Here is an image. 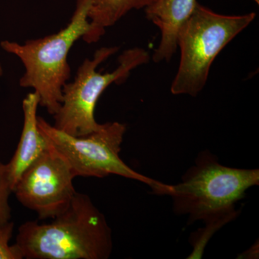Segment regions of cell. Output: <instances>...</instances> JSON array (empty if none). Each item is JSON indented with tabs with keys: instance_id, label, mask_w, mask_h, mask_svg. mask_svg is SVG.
Instances as JSON below:
<instances>
[{
	"instance_id": "1",
	"label": "cell",
	"mask_w": 259,
	"mask_h": 259,
	"mask_svg": "<svg viewBox=\"0 0 259 259\" xmlns=\"http://www.w3.org/2000/svg\"><path fill=\"white\" fill-rule=\"evenodd\" d=\"M15 244L27 259H107L113 249L105 214L88 194L77 192L51 222L23 223Z\"/></svg>"
},
{
	"instance_id": "2",
	"label": "cell",
	"mask_w": 259,
	"mask_h": 259,
	"mask_svg": "<svg viewBox=\"0 0 259 259\" xmlns=\"http://www.w3.org/2000/svg\"><path fill=\"white\" fill-rule=\"evenodd\" d=\"M259 185V170L224 166L210 151L199 153L177 185H167L163 195L169 196L174 212L188 215V224L197 221L223 226L234 221L239 211L236 204L247 190Z\"/></svg>"
},
{
	"instance_id": "3",
	"label": "cell",
	"mask_w": 259,
	"mask_h": 259,
	"mask_svg": "<svg viewBox=\"0 0 259 259\" xmlns=\"http://www.w3.org/2000/svg\"><path fill=\"white\" fill-rule=\"evenodd\" d=\"M90 0H76L70 22L56 33L27 40L23 44L10 40L0 42L2 49L23 63L25 72L19 81L23 88H31L39 95V105L54 115L62 102L63 88L71 77L69 51L90 28Z\"/></svg>"
},
{
	"instance_id": "4",
	"label": "cell",
	"mask_w": 259,
	"mask_h": 259,
	"mask_svg": "<svg viewBox=\"0 0 259 259\" xmlns=\"http://www.w3.org/2000/svg\"><path fill=\"white\" fill-rule=\"evenodd\" d=\"M255 13L218 14L197 3L177 37L180 49L178 71L172 81L175 95L196 97L203 90L213 61L230 42L255 20Z\"/></svg>"
},
{
	"instance_id": "5",
	"label": "cell",
	"mask_w": 259,
	"mask_h": 259,
	"mask_svg": "<svg viewBox=\"0 0 259 259\" xmlns=\"http://www.w3.org/2000/svg\"><path fill=\"white\" fill-rule=\"evenodd\" d=\"M117 47L97 49L92 59H86L78 68L74 79L63 88L61 106L54 117V127L74 136H84L96 131L101 124L95 120L97 102L112 83L125 82L131 71L150 60L148 51L142 48H132L118 57V66L112 72L102 74L97 71L119 51Z\"/></svg>"
},
{
	"instance_id": "6",
	"label": "cell",
	"mask_w": 259,
	"mask_h": 259,
	"mask_svg": "<svg viewBox=\"0 0 259 259\" xmlns=\"http://www.w3.org/2000/svg\"><path fill=\"white\" fill-rule=\"evenodd\" d=\"M37 125L49 144L67 162L75 177L117 175L146 184L158 195L166 188V184L138 173L120 158L121 145L127 131L125 124L105 122L84 136L63 132L40 116H37Z\"/></svg>"
},
{
	"instance_id": "7",
	"label": "cell",
	"mask_w": 259,
	"mask_h": 259,
	"mask_svg": "<svg viewBox=\"0 0 259 259\" xmlns=\"http://www.w3.org/2000/svg\"><path fill=\"white\" fill-rule=\"evenodd\" d=\"M74 178L67 162L49 144L44 154L24 172L13 193L39 219H53L64 212L74 198Z\"/></svg>"
},
{
	"instance_id": "8",
	"label": "cell",
	"mask_w": 259,
	"mask_h": 259,
	"mask_svg": "<svg viewBox=\"0 0 259 259\" xmlns=\"http://www.w3.org/2000/svg\"><path fill=\"white\" fill-rule=\"evenodd\" d=\"M197 0H155L145 8L146 18L161 31V41L153 54L156 63L169 61L176 52L181 27L188 20L197 5Z\"/></svg>"
},
{
	"instance_id": "9",
	"label": "cell",
	"mask_w": 259,
	"mask_h": 259,
	"mask_svg": "<svg viewBox=\"0 0 259 259\" xmlns=\"http://www.w3.org/2000/svg\"><path fill=\"white\" fill-rule=\"evenodd\" d=\"M38 106L39 95L35 92L29 93L23 100V126L21 136L13 158L7 163L13 193L24 172L49 148V143L37 125Z\"/></svg>"
},
{
	"instance_id": "10",
	"label": "cell",
	"mask_w": 259,
	"mask_h": 259,
	"mask_svg": "<svg viewBox=\"0 0 259 259\" xmlns=\"http://www.w3.org/2000/svg\"><path fill=\"white\" fill-rule=\"evenodd\" d=\"M155 0H90L88 11L90 30L82 37L87 44L98 42L106 29L115 25L134 10L145 9Z\"/></svg>"
},
{
	"instance_id": "11",
	"label": "cell",
	"mask_w": 259,
	"mask_h": 259,
	"mask_svg": "<svg viewBox=\"0 0 259 259\" xmlns=\"http://www.w3.org/2000/svg\"><path fill=\"white\" fill-rule=\"evenodd\" d=\"M12 193L13 189L10 184L7 163L0 161V226L11 221L10 197Z\"/></svg>"
},
{
	"instance_id": "12",
	"label": "cell",
	"mask_w": 259,
	"mask_h": 259,
	"mask_svg": "<svg viewBox=\"0 0 259 259\" xmlns=\"http://www.w3.org/2000/svg\"><path fill=\"white\" fill-rule=\"evenodd\" d=\"M14 228L15 223L11 221L0 226V259L24 258L18 245L10 244Z\"/></svg>"
},
{
	"instance_id": "13",
	"label": "cell",
	"mask_w": 259,
	"mask_h": 259,
	"mask_svg": "<svg viewBox=\"0 0 259 259\" xmlns=\"http://www.w3.org/2000/svg\"><path fill=\"white\" fill-rule=\"evenodd\" d=\"M3 65H2L1 62H0V79L3 77Z\"/></svg>"
},
{
	"instance_id": "14",
	"label": "cell",
	"mask_w": 259,
	"mask_h": 259,
	"mask_svg": "<svg viewBox=\"0 0 259 259\" xmlns=\"http://www.w3.org/2000/svg\"><path fill=\"white\" fill-rule=\"evenodd\" d=\"M257 5H259V0H253Z\"/></svg>"
}]
</instances>
